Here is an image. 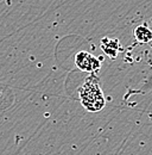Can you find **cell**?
<instances>
[{"instance_id":"obj_1","label":"cell","mask_w":152,"mask_h":155,"mask_svg":"<svg viewBox=\"0 0 152 155\" xmlns=\"http://www.w3.org/2000/svg\"><path fill=\"white\" fill-rule=\"evenodd\" d=\"M78 96L81 104L89 112L101 111L106 105V99L100 87L99 79L94 73L87 78L83 85L78 88Z\"/></svg>"},{"instance_id":"obj_2","label":"cell","mask_w":152,"mask_h":155,"mask_svg":"<svg viewBox=\"0 0 152 155\" xmlns=\"http://www.w3.org/2000/svg\"><path fill=\"white\" fill-rule=\"evenodd\" d=\"M75 64L82 72L95 73L101 68V58H95L88 51H78L75 55Z\"/></svg>"},{"instance_id":"obj_3","label":"cell","mask_w":152,"mask_h":155,"mask_svg":"<svg viewBox=\"0 0 152 155\" xmlns=\"http://www.w3.org/2000/svg\"><path fill=\"white\" fill-rule=\"evenodd\" d=\"M100 47H101V49L103 50V53H105L107 56H109L111 58H116L118 54H119V51L121 50L120 42H119V39H116V38H108V37H105V38L101 39Z\"/></svg>"},{"instance_id":"obj_4","label":"cell","mask_w":152,"mask_h":155,"mask_svg":"<svg viewBox=\"0 0 152 155\" xmlns=\"http://www.w3.org/2000/svg\"><path fill=\"white\" fill-rule=\"evenodd\" d=\"M134 37L139 43H149L152 41V30L146 25H138L134 29Z\"/></svg>"}]
</instances>
